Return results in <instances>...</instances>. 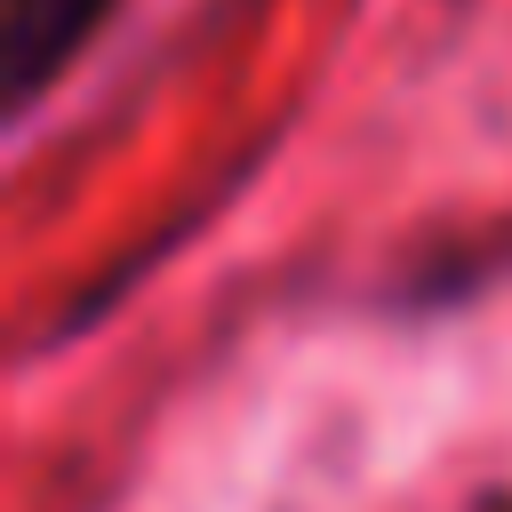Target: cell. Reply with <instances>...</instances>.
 <instances>
[{"label": "cell", "mask_w": 512, "mask_h": 512, "mask_svg": "<svg viewBox=\"0 0 512 512\" xmlns=\"http://www.w3.org/2000/svg\"><path fill=\"white\" fill-rule=\"evenodd\" d=\"M120 0H8L0 8V80H8V128L40 112V96L80 64V48L112 24Z\"/></svg>", "instance_id": "cell-1"}]
</instances>
